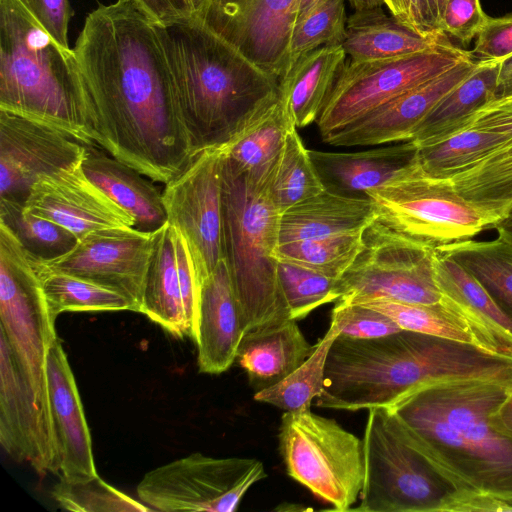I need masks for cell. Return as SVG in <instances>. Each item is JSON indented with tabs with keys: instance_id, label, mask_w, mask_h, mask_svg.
Wrapping results in <instances>:
<instances>
[{
	"instance_id": "2",
	"label": "cell",
	"mask_w": 512,
	"mask_h": 512,
	"mask_svg": "<svg viewBox=\"0 0 512 512\" xmlns=\"http://www.w3.org/2000/svg\"><path fill=\"white\" fill-rule=\"evenodd\" d=\"M511 390L512 384L494 380H445L412 391L388 409L453 490L512 503V441L489 421Z\"/></svg>"
},
{
	"instance_id": "44",
	"label": "cell",
	"mask_w": 512,
	"mask_h": 512,
	"mask_svg": "<svg viewBox=\"0 0 512 512\" xmlns=\"http://www.w3.org/2000/svg\"><path fill=\"white\" fill-rule=\"evenodd\" d=\"M359 304L389 316L402 330L473 344L464 327L442 305L412 304L385 299Z\"/></svg>"
},
{
	"instance_id": "31",
	"label": "cell",
	"mask_w": 512,
	"mask_h": 512,
	"mask_svg": "<svg viewBox=\"0 0 512 512\" xmlns=\"http://www.w3.org/2000/svg\"><path fill=\"white\" fill-rule=\"evenodd\" d=\"M501 61L479 60L474 71L448 92L417 127L416 147L437 142L462 128L473 114L496 99Z\"/></svg>"
},
{
	"instance_id": "50",
	"label": "cell",
	"mask_w": 512,
	"mask_h": 512,
	"mask_svg": "<svg viewBox=\"0 0 512 512\" xmlns=\"http://www.w3.org/2000/svg\"><path fill=\"white\" fill-rule=\"evenodd\" d=\"M512 503L477 491L453 490L445 499L440 512H506Z\"/></svg>"
},
{
	"instance_id": "28",
	"label": "cell",
	"mask_w": 512,
	"mask_h": 512,
	"mask_svg": "<svg viewBox=\"0 0 512 512\" xmlns=\"http://www.w3.org/2000/svg\"><path fill=\"white\" fill-rule=\"evenodd\" d=\"M346 56L342 45L322 46L300 56L279 80V96L297 128L317 121Z\"/></svg>"
},
{
	"instance_id": "1",
	"label": "cell",
	"mask_w": 512,
	"mask_h": 512,
	"mask_svg": "<svg viewBox=\"0 0 512 512\" xmlns=\"http://www.w3.org/2000/svg\"><path fill=\"white\" fill-rule=\"evenodd\" d=\"M96 144L152 181L168 183L196 155L157 25L132 0L99 4L73 48Z\"/></svg>"
},
{
	"instance_id": "43",
	"label": "cell",
	"mask_w": 512,
	"mask_h": 512,
	"mask_svg": "<svg viewBox=\"0 0 512 512\" xmlns=\"http://www.w3.org/2000/svg\"><path fill=\"white\" fill-rule=\"evenodd\" d=\"M52 497L64 509L76 512H147L152 508L106 483L98 475L80 481L60 479Z\"/></svg>"
},
{
	"instance_id": "42",
	"label": "cell",
	"mask_w": 512,
	"mask_h": 512,
	"mask_svg": "<svg viewBox=\"0 0 512 512\" xmlns=\"http://www.w3.org/2000/svg\"><path fill=\"white\" fill-rule=\"evenodd\" d=\"M347 18L345 0H321L298 19L290 39L291 66L300 56L317 48L342 45L346 37Z\"/></svg>"
},
{
	"instance_id": "51",
	"label": "cell",
	"mask_w": 512,
	"mask_h": 512,
	"mask_svg": "<svg viewBox=\"0 0 512 512\" xmlns=\"http://www.w3.org/2000/svg\"><path fill=\"white\" fill-rule=\"evenodd\" d=\"M468 122L500 135L512 146V102L492 101L477 110Z\"/></svg>"
},
{
	"instance_id": "41",
	"label": "cell",
	"mask_w": 512,
	"mask_h": 512,
	"mask_svg": "<svg viewBox=\"0 0 512 512\" xmlns=\"http://www.w3.org/2000/svg\"><path fill=\"white\" fill-rule=\"evenodd\" d=\"M277 272L291 318L296 321L340 298L336 278L282 259H277Z\"/></svg>"
},
{
	"instance_id": "34",
	"label": "cell",
	"mask_w": 512,
	"mask_h": 512,
	"mask_svg": "<svg viewBox=\"0 0 512 512\" xmlns=\"http://www.w3.org/2000/svg\"><path fill=\"white\" fill-rule=\"evenodd\" d=\"M503 145L506 142L500 135L467 122L446 138L417 147V160L429 176L448 178Z\"/></svg>"
},
{
	"instance_id": "24",
	"label": "cell",
	"mask_w": 512,
	"mask_h": 512,
	"mask_svg": "<svg viewBox=\"0 0 512 512\" xmlns=\"http://www.w3.org/2000/svg\"><path fill=\"white\" fill-rule=\"evenodd\" d=\"M309 154L325 188L351 196H367V191L401 176L417 163V147L412 141L351 153L309 149Z\"/></svg>"
},
{
	"instance_id": "32",
	"label": "cell",
	"mask_w": 512,
	"mask_h": 512,
	"mask_svg": "<svg viewBox=\"0 0 512 512\" xmlns=\"http://www.w3.org/2000/svg\"><path fill=\"white\" fill-rule=\"evenodd\" d=\"M296 127L278 95L228 144L224 155L239 171L255 180L268 179L275 168L288 132ZM297 128V127H296Z\"/></svg>"
},
{
	"instance_id": "10",
	"label": "cell",
	"mask_w": 512,
	"mask_h": 512,
	"mask_svg": "<svg viewBox=\"0 0 512 512\" xmlns=\"http://www.w3.org/2000/svg\"><path fill=\"white\" fill-rule=\"evenodd\" d=\"M0 333L7 339L51 427L47 355L57 339L35 261L0 222ZM53 432V431H52Z\"/></svg>"
},
{
	"instance_id": "21",
	"label": "cell",
	"mask_w": 512,
	"mask_h": 512,
	"mask_svg": "<svg viewBox=\"0 0 512 512\" xmlns=\"http://www.w3.org/2000/svg\"><path fill=\"white\" fill-rule=\"evenodd\" d=\"M432 266L444 308L464 327L473 344L512 359V320L480 281L452 257L434 248Z\"/></svg>"
},
{
	"instance_id": "45",
	"label": "cell",
	"mask_w": 512,
	"mask_h": 512,
	"mask_svg": "<svg viewBox=\"0 0 512 512\" xmlns=\"http://www.w3.org/2000/svg\"><path fill=\"white\" fill-rule=\"evenodd\" d=\"M331 316L340 326V335L353 339H373L402 330L389 316L356 303L336 301Z\"/></svg>"
},
{
	"instance_id": "29",
	"label": "cell",
	"mask_w": 512,
	"mask_h": 512,
	"mask_svg": "<svg viewBox=\"0 0 512 512\" xmlns=\"http://www.w3.org/2000/svg\"><path fill=\"white\" fill-rule=\"evenodd\" d=\"M140 313L174 337H191L181 295L175 227L169 222L154 232Z\"/></svg>"
},
{
	"instance_id": "39",
	"label": "cell",
	"mask_w": 512,
	"mask_h": 512,
	"mask_svg": "<svg viewBox=\"0 0 512 512\" xmlns=\"http://www.w3.org/2000/svg\"><path fill=\"white\" fill-rule=\"evenodd\" d=\"M448 179L466 199L512 212V146H501Z\"/></svg>"
},
{
	"instance_id": "12",
	"label": "cell",
	"mask_w": 512,
	"mask_h": 512,
	"mask_svg": "<svg viewBox=\"0 0 512 512\" xmlns=\"http://www.w3.org/2000/svg\"><path fill=\"white\" fill-rule=\"evenodd\" d=\"M473 57L444 35L432 48L390 59L345 62L316 121L321 138Z\"/></svg>"
},
{
	"instance_id": "38",
	"label": "cell",
	"mask_w": 512,
	"mask_h": 512,
	"mask_svg": "<svg viewBox=\"0 0 512 512\" xmlns=\"http://www.w3.org/2000/svg\"><path fill=\"white\" fill-rule=\"evenodd\" d=\"M0 222L38 260H52L69 252L78 238L65 227L35 214L25 204L0 200Z\"/></svg>"
},
{
	"instance_id": "37",
	"label": "cell",
	"mask_w": 512,
	"mask_h": 512,
	"mask_svg": "<svg viewBox=\"0 0 512 512\" xmlns=\"http://www.w3.org/2000/svg\"><path fill=\"white\" fill-rule=\"evenodd\" d=\"M325 189L309 149L304 146L297 128L293 127L286 136L269 182V193L274 205L283 213Z\"/></svg>"
},
{
	"instance_id": "6",
	"label": "cell",
	"mask_w": 512,
	"mask_h": 512,
	"mask_svg": "<svg viewBox=\"0 0 512 512\" xmlns=\"http://www.w3.org/2000/svg\"><path fill=\"white\" fill-rule=\"evenodd\" d=\"M271 176L255 180L224 155L222 252L245 332L292 319L277 272L281 213L269 193Z\"/></svg>"
},
{
	"instance_id": "13",
	"label": "cell",
	"mask_w": 512,
	"mask_h": 512,
	"mask_svg": "<svg viewBox=\"0 0 512 512\" xmlns=\"http://www.w3.org/2000/svg\"><path fill=\"white\" fill-rule=\"evenodd\" d=\"M266 477L255 458L193 453L147 472L137 494L153 511L234 512L249 488Z\"/></svg>"
},
{
	"instance_id": "19",
	"label": "cell",
	"mask_w": 512,
	"mask_h": 512,
	"mask_svg": "<svg viewBox=\"0 0 512 512\" xmlns=\"http://www.w3.org/2000/svg\"><path fill=\"white\" fill-rule=\"evenodd\" d=\"M479 60L470 57L439 76L424 82L381 105L344 128L325 137L332 146H381L411 141L432 108L465 80Z\"/></svg>"
},
{
	"instance_id": "46",
	"label": "cell",
	"mask_w": 512,
	"mask_h": 512,
	"mask_svg": "<svg viewBox=\"0 0 512 512\" xmlns=\"http://www.w3.org/2000/svg\"><path fill=\"white\" fill-rule=\"evenodd\" d=\"M487 16L480 0H448L442 17V32L468 45L476 38Z\"/></svg>"
},
{
	"instance_id": "20",
	"label": "cell",
	"mask_w": 512,
	"mask_h": 512,
	"mask_svg": "<svg viewBox=\"0 0 512 512\" xmlns=\"http://www.w3.org/2000/svg\"><path fill=\"white\" fill-rule=\"evenodd\" d=\"M81 163L41 177L33 184L25 206L78 239L100 229L134 227L133 218L87 178Z\"/></svg>"
},
{
	"instance_id": "9",
	"label": "cell",
	"mask_w": 512,
	"mask_h": 512,
	"mask_svg": "<svg viewBox=\"0 0 512 512\" xmlns=\"http://www.w3.org/2000/svg\"><path fill=\"white\" fill-rule=\"evenodd\" d=\"M287 474L334 511H351L360 497L362 440L310 408L286 411L278 434Z\"/></svg>"
},
{
	"instance_id": "54",
	"label": "cell",
	"mask_w": 512,
	"mask_h": 512,
	"mask_svg": "<svg viewBox=\"0 0 512 512\" xmlns=\"http://www.w3.org/2000/svg\"><path fill=\"white\" fill-rule=\"evenodd\" d=\"M494 101L512 102V55L501 61Z\"/></svg>"
},
{
	"instance_id": "4",
	"label": "cell",
	"mask_w": 512,
	"mask_h": 512,
	"mask_svg": "<svg viewBox=\"0 0 512 512\" xmlns=\"http://www.w3.org/2000/svg\"><path fill=\"white\" fill-rule=\"evenodd\" d=\"M157 28L195 154L228 144L278 98L277 79L199 20Z\"/></svg>"
},
{
	"instance_id": "49",
	"label": "cell",
	"mask_w": 512,
	"mask_h": 512,
	"mask_svg": "<svg viewBox=\"0 0 512 512\" xmlns=\"http://www.w3.org/2000/svg\"><path fill=\"white\" fill-rule=\"evenodd\" d=\"M25 8L61 46L68 44V26L73 9L69 0H20Z\"/></svg>"
},
{
	"instance_id": "35",
	"label": "cell",
	"mask_w": 512,
	"mask_h": 512,
	"mask_svg": "<svg viewBox=\"0 0 512 512\" xmlns=\"http://www.w3.org/2000/svg\"><path fill=\"white\" fill-rule=\"evenodd\" d=\"M33 259L54 322L63 312H137L134 303L120 292L72 275L49 271Z\"/></svg>"
},
{
	"instance_id": "15",
	"label": "cell",
	"mask_w": 512,
	"mask_h": 512,
	"mask_svg": "<svg viewBox=\"0 0 512 512\" xmlns=\"http://www.w3.org/2000/svg\"><path fill=\"white\" fill-rule=\"evenodd\" d=\"M298 0H211L197 19L278 81L290 70Z\"/></svg>"
},
{
	"instance_id": "27",
	"label": "cell",
	"mask_w": 512,
	"mask_h": 512,
	"mask_svg": "<svg viewBox=\"0 0 512 512\" xmlns=\"http://www.w3.org/2000/svg\"><path fill=\"white\" fill-rule=\"evenodd\" d=\"M297 321L245 332L236 360L246 372L255 392L280 382L297 369L313 352Z\"/></svg>"
},
{
	"instance_id": "56",
	"label": "cell",
	"mask_w": 512,
	"mask_h": 512,
	"mask_svg": "<svg viewBox=\"0 0 512 512\" xmlns=\"http://www.w3.org/2000/svg\"><path fill=\"white\" fill-rule=\"evenodd\" d=\"M355 11H362L381 7L384 3L382 0H348Z\"/></svg>"
},
{
	"instance_id": "33",
	"label": "cell",
	"mask_w": 512,
	"mask_h": 512,
	"mask_svg": "<svg viewBox=\"0 0 512 512\" xmlns=\"http://www.w3.org/2000/svg\"><path fill=\"white\" fill-rule=\"evenodd\" d=\"M497 234L491 240L471 238L435 249L473 274L512 320V239L499 230Z\"/></svg>"
},
{
	"instance_id": "59",
	"label": "cell",
	"mask_w": 512,
	"mask_h": 512,
	"mask_svg": "<svg viewBox=\"0 0 512 512\" xmlns=\"http://www.w3.org/2000/svg\"><path fill=\"white\" fill-rule=\"evenodd\" d=\"M510 216H512V212H511Z\"/></svg>"
},
{
	"instance_id": "14",
	"label": "cell",
	"mask_w": 512,
	"mask_h": 512,
	"mask_svg": "<svg viewBox=\"0 0 512 512\" xmlns=\"http://www.w3.org/2000/svg\"><path fill=\"white\" fill-rule=\"evenodd\" d=\"M223 159L222 146L201 150L162 192L168 222L184 236L199 283L223 259Z\"/></svg>"
},
{
	"instance_id": "18",
	"label": "cell",
	"mask_w": 512,
	"mask_h": 512,
	"mask_svg": "<svg viewBox=\"0 0 512 512\" xmlns=\"http://www.w3.org/2000/svg\"><path fill=\"white\" fill-rule=\"evenodd\" d=\"M0 444L15 461L40 476L60 472L51 427L7 339L0 333Z\"/></svg>"
},
{
	"instance_id": "7",
	"label": "cell",
	"mask_w": 512,
	"mask_h": 512,
	"mask_svg": "<svg viewBox=\"0 0 512 512\" xmlns=\"http://www.w3.org/2000/svg\"><path fill=\"white\" fill-rule=\"evenodd\" d=\"M366 195L377 219L390 228L433 248L474 238L511 214L466 199L448 178L426 174L418 160L408 171Z\"/></svg>"
},
{
	"instance_id": "23",
	"label": "cell",
	"mask_w": 512,
	"mask_h": 512,
	"mask_svg": "<svg viewBox=\"0 0 512 512\" xmlns=\"http://www.w3.org/2000/svg\"><path fill=\"white\" fill-rule=\"evenodd\" d=\"M245 334L241 311L222 259L199 288L192 338L201 373L220 374L236 360Z\"/></svg>"
},
{
	"instance_id": "30",
	"label": "cell",
	"mask_w": 512,
	"mask_h": 512,
	"mask_svg": "<svg viewBox=\"0 0 512 512\" xmlns=\"http://www.w3.org/2000/svg\"><path fill=\"white\" fill-rule=\"evenodd\" d=\"M443 36L422 35L377 7L347 18L342 47L353 61L390 59L432 48Z\"/></svg>"
},
{
	"instance_id": "5",
	"label": "cell",
	"mask_w": 512,
	"mask_h": 512,
	"mask_svg": "<svg viewBox=\"0 0 512 512\" xmlns=\"http://www.w3.org/2000/svg\"><path fill=\"white\" fill-rule=\"evenodd\" d=\"M0 110L96 146L93 109L74 50L58 44L20 0H0Z\"/></svg>"
},
{
	"instance_id": "8",
	"label": "cell",
	"mask_w": 512,
	"mask_h": 512,
	"mask_svg": "<svg viewBox=\"0 0 512 512\" xmlns=\"http://www.w3.org/2000/svg\"><path fill=\"white\" fill-rule=\"evenodd\" d=\"M361 512H440L452 487L407 438L388 408L368 410L362 439Z\"/></svg>"
},
{
	"instance_id": "58",
	"label": "cell",
	"mask_w": 512,
	"mask_h": 512,
	"mask_svg": "<svg viewBox=\"0 0 512 512\" xmlns=\"http://www.w3.org/2000/svg\"><path fill=\"white\" fill-rule=\"evenodd\" d=\"M495 229L503 232L512 239V216H509L501 223L496 225Z\"/></svg>"
},
{
	"instance_id": "57",
	"label": "cell",
	"mask_w": 512,
	"mask_h": 512,
	"mask_svg": "<svg viewBox=\"0 0 512 512\" xmlns=\"http://www.w3.org/2000/svg\"><path fill=\"white\" fill-rule=\"evenodd\" d=\"M321 0H298L297 2V15L296 21L307 14L313 7H315ZM295 21V22H296Z\"/></svg>"
},
{
	"instance_id": "55",
	"label": "cell",
	"mask_w": 512,
	"mask_h": 512,
	"mask_svg": "<svg viewBox=\"0 0 512 512\" xmlns=\"http://www.w3.org/2000/svg\"><path fill=\"white\" fill-rule=\"evenodd\" d=\"M391 15L416 31L413 15V0H382ZM417 32V31H416Z\"/></svg>"
},
{
	"instance_id": "48",
	"label": "cell",
	"mask_w": 512,
	"mask_h": 512,
	"mask_svg": "<svg viewBox=\"0 0 512 512\" xmlns=\"http://www.w3.org/2000/svg\"><path fill=\"white\" fill-rule=\"evenodd\" d=\"M151 22L158 26L198 19L211 0H132Z\"/></svg>"
},
{
	"instance_id": "26",
	"label": "cell",
	"mask_w": 512,
	"mask_h": 512,
	"mask_svg": "<svg viewBox=\"0 0 512 512\" xmlns=\"http://www.w3.org/2000/svg\"><path fill=\"white\" fill-rule=\"evenodd\" d=\"M87 178L134 220V228L155 232L168 222L162 192L131 166L86 145L81 163Z\"/></svg>"
},
{
	"instance_id": "22",
	"label": "cell",
	"mask_w": 512,
	"mask_h": 512,
	"mask_svg": "<svg viewBox=\"0 0 512 512\" xmlns=\"http://www.w3.org/2000/svg\"><path fill=\"white\" fill-rule=\"evenodd\" d=\"M49 415L60 459L61 479L80 481L97 474L90 430L62 342L49 348L46 364Z\"/></svg>"
},
{
	"instance_id": "17",
	"label": "cell",
	"mask_w": 512,
	"mask_h": 512,
	"mask_svg": "<svg viewBox=\"0 0 512 512\" xmlns=\"http://www.w3.org/2000/svg\"><path fill=\"white\" fill-rule=\"evenodd\" d=\"M85 151L58 129L0 110V200L25 204L34 183L80 164Z\"/></svg>"
},
{
	"instance_id": "40",
	"label": "cell",
	"mask_w": 512,
	"mask_h": 512,
	"mask_svg": "<svg viewBox=\"0 0 512 512\" xmlns=\"http://www.w3.org/2000/svg\"><path fill=\"white\" fill-rule=\"evenodd\" d=\"M364 231L281 243L275 257L339 279L360 253Z\"/></svg>"
},
{
	"instance_id": "47",
	"label": "cell",
	"mask_w": 512,
	"mask_h": 512,
	"mask_svg": "<svg viewBox=\"0 0 512 512\" xmlns=\"http://www.w3.org/2000/svg\"><path fill=\"white\" fill-rule=\"evenodd\" d=\"M477 60L502 61L512 55V14L487 16L470 51Z\"/></svg>"
},
{
	"instance_id": "53",
	"label": "cell",
	"mask_w": 512,
	"mask_h": 512,
	"mask_svg": "<svg viewBox=\"0 0 512 512\" xmlns=\"http://www.w3.org/2000/svg\"><path fill=\"white\" fill-rule=\"evenodd\" d=\"M489 421L497 432L512 441V390L490 415Z\"/></svg>"
},
{
	"instance_id": "11",
	"label": "cell",
	"mask_w": 512,
	"mask_h": 512,
	"mask_svg": "<svg viewBox=\"0 0 512 512\" xmlns=\"http://www.w3.org/2000/svg\"><path fill=\"white\" fill-rule=\"evenodd\" d=\"M363 241L360 253L338 279L339 301L385 299L444 306L433 272V247L378 219L365 229Z\"/></svg>"
},
{
	"instance_id": "16",
	"label": "cell",
	"mask_w": 512,
	"mask_h": 512,
	"mask_svg": "<svg viewBox=\"0 0 512 512\" xmlns=\"http://www.w3.org/2000/svg\"><path fill=\"white\" fill-rule=\"evenodd\" d=\"M154 232L134 227L106 228L79 238L66 254L38 260L49 271L65 273L116 290L140 312Z\"/></svg>"
},
{
	"instance_id": "36",
	"label": "cell",
	"mask_w": 512,
	"mask_h": 512,
	"mask_svg": "<svg viewBox=\"0 0 512 512\" xmlns=\"http://www.w3.org/2000/svg\"><path fill=\"white\" fill-rule=\"evenodd\" d=\"M339 334V323L331 316L329 327L315 344L312 354L286 378L256 392L254 400L270 404L284 412L310 408L312 400L322 393L329 349Z\"/></svg>"
},
{
	"instance_id": "25",
	"label": "cell",
	"mask_w": 512,
	"mask_h": 512,
	"mask_svg": "<svg viewBox=\"0 0 512 512\" xmlns=\"http://www.w3.org/2000/svg\"><path fill=\"white\" fill-rule=\"evenodd\" d=\"M377 219L368 196H351L325 189L280 215L279 244L364 231Z\"/></svg>"
},
{
	"instance_id": "3",
	"label": "cell",
	"mask_w": 512,
	"mask_h": 512,
	"mask_svg": "<svg viewBox=\"0 0 512 512\" xmlns=\"http://www.w3.org/2000/svg\"><path fill=\"white\" fill-rule=\"evenodd\" d=\"M456 379L512 384V359L408 330L373 339L339 334L329 349L316 405L344 411L390 408L422 386Z\"/></svg>"
},
{
	"instance_id": "52",
	"label": "cell",
	"mask_w": 512,
	"mask_h": 512,
	"mask_svg": "<svg viewBox=\"0 0 512 512\" xmlns=\"http://www.w3.org/2000/svg\"><path fill=\"white\" fill-rule=\"evenodd\" d=\"M448 0H413V15L416 31L425 36L439 37L442 32V17Z\"/></svg>"
}]
</instances>
